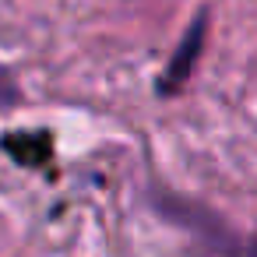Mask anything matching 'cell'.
Returning a JSON list of instances; mask_svg holds the SVG:
<instances>
[{"instance_id": "3", "label": "cell", "mask_w": 257, "mask_h": 257, "mask_svg": "<svg viewBox=\"0 0 257 257\" xmlns=\"http://www.w3.org/2000/svg\"><path fill=\"white\" fill-rule=\"evenodd\" d=\"M22 102V88H18V81L11 78V71L0 64V109H11V106H18Z\"/></svg>"}, {"instance_id": "2", "label": "cell", "mask_w": 257, "mask_h": 257, "mask_svg": "<svg viewBox=\"0 0 257 257\" xmlns=\"http://www.w3.org/2000/svg\"><path fill=\"white\" fill-rule=\"evenodd\" d=\"M4 152L18 166H43L53 155V134L50 131H11L4 134Z\"/></svg>"}, {"instance_id": "1", "label": "cell", "mask_w": 257, "mask_h": 257, "mask_svg": "<svg viewBox=\"0 0 257 257\" xmlns=\"http://www.w3.org/2000/svg\"><path fill=\"white\" fill-rule=\"evenodd\" d=\"M201 43H204V15H197V22L187 29V36L180 39V46H176V53H173V60H169V67L162 71V78H159V92H176L187 78H190V71H194V64H197V57H201Z\"/></svg>"}]
</instances>
